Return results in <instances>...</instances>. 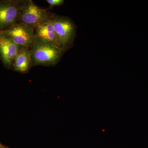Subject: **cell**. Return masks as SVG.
Returning a JSON list of instances; mask_svg holds the SVG:
<instances>
[{"label": "cell", "mask_w": 148, "mask_h": 148, "mask_svg": "<svg viewBox=\"0 0 148 148\" xmlns=\"http://www.w3.org/2000/svg\"><path fill=\"white\" fill-rule=\"evenodd\" d=\"M32 65L53 66L60 60L66 51L36 37L30 49Z\"/></svg>", "instance_id": "6da1fadb"}, {"label": "cell", "mask_w": 148, "mask_h": 148, "mask_svg": "<svg viewBox=\"0 0 148 148\" xmlns=\"http://www.w3.org/2000/svg\"><path fill=\"white\" fill-rule=\"evenodd\" d=\"M52 23L60 47L66 51L73 44L76 33L74 22L66 16H51Z\"/></svg>", "instance_id": "7a4b0ae2"}, {"label": "cell", "mask_w": 148, "mask_h": 148, "mask_svg": "<svg viewBox=\"0 0 148 148\" xmlns=\"http://www.w3.org/2000/svg\"><path fill=\"white\" fill-rule=\"evenodd\" d=\"M51 16L45 10L35 4L32 1H24L20 13V22L34 30L40 24L50 19Z\"/></svg>", "instance_id": "3957f363"}, {"label": "cell", "mask_w": 148, "mask_h": 148, "mask_svg": "<svg viewBox=\"0 0 148 148\" xmlns=\"http://www.w3.org/2000/svg\"><path fill=\"white\" fill-rule=\"evenodd\" d=\"M0 32L21 47L31 48L36 38L34 30L21 22Z\"/></svg>", "instance_id": "277c9868"}, {"label": "cell", "mask_w": 148, "mask_h": 148, "mask_svg": "<svg viewBox=\"0 0 148 148\" xmlns=\"http://www.w3.org/2000/svg\"><path fill=\"white\" fill-rule=\"evenodd\" d=\"M24 2L16 0L0 1V31L18 23Z\"/></svg>", "instance_id": "5b68a950"}, {"label": "cell", "mask_w": 148, "mask_h": 148, "mask_svg": "<svg viewBox=\"0 0 148 148\" xmlns=\"http://www.w3.org/2000/svg\"><path fill=\"white\" fill-rule=\"evenodd\" d=\"M21 48L0 32V56L7 68L12 67L14 59Z\"/></svg>", "instance_id": "8992f818"}, {"label": "cell", "mask_w": 148, "mask_h": 148, "mask_svg": "<svg viewBox=\"0 0 148 148\" xmlns=\"http://www.w3.org/2000/svg\"><path fill=\"white\" fill-rule=\"evenodd\" d=\"M35 33L38 38L61 47L53 28L51 16L50 19L38 26L35 29Z\"/></svg>", "instance_id": "52a82bcc"}, {"label": "cell", "mask_w": 148, "mask_h": 148, "mask_svg": "<svg viewBox=\"0 0 148 148\" xmlns=\"http://www.w3.org/2000/svg\"><path fill=\"white\" fill-rule=\"evenodd\" d=\"M32 65L30 50L28 48L21 47L14 59L12 66L13 70L25 73L29 71Z\"/></svg>", "instance_id": "ba28073f"}, {"label": "cell", "mask_w": 148, "mask_h": 148, "mask_svg": "<svg viewBox=\"0 0 148 148\" xmlns=\"http://www.w3.org/2000/svg\"><path fill=\"white\" fill-rule=\"evenodd\" d=\"M47 2L48 3L51 7L59 6L64 3V0H47Z\"/></svg>", "instance_id": "9c48e42d"}, {"label": "cell", "mask_w": 148, "mask_h": 148, "mask_svg": "<svg viewBox=\"0 0 148 148\" xmlns=\"http://www.w3.org/2000/svg\"><path fill=\"white\" fill-rule=\"evenodd\" d=\"M0 148H9L8 147L4 145L1 143H0Z\"/></svg>", "instance_id": "30bf717a"}]
</instances>
